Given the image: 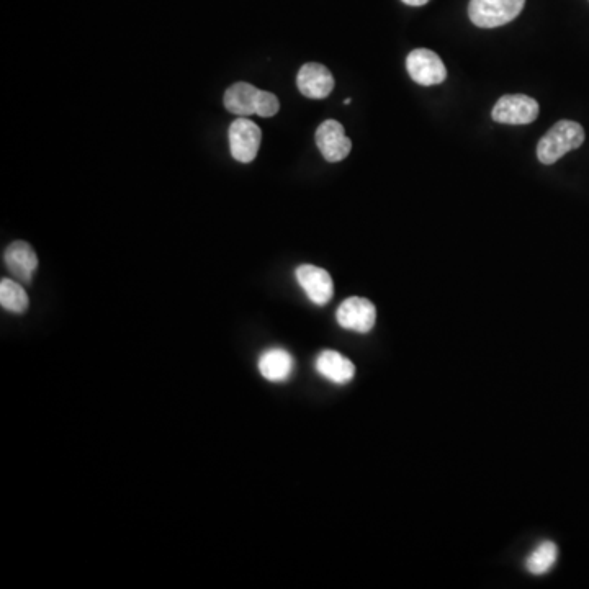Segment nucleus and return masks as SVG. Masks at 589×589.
I'll list each match as a JSON object with an SVG mask.
<instances>
[{
    "instance_id": "15",
    "label": "nucleus",
    "mask_w": 589,
    "mask_h": 589,
    "mask_svg": "<svg viewBox=\"0 0 589 589\" xmlns=\"http://www.w3.org/2000/svg\"><path fill=\"white\" fill-rule=\"evenodd\" d=\"M558 549L554 542H544L539 549L527 558L526 567L532 575H544L557 562Z\"/></svg>"
},
{
    "instance_id": "6",
    "label": "nucleus",
    "mask_w": 589,
    "mask_h": 589,
    "mask_svg": "<svg viewBox=\"0 0 589 589\" xmlns=\"http://www.w3.org/2000/svg\"><path fill=\"white\" fill-rule=\"evenodd\" d=\"M406 69L419 86H437L446 81L447 69L434 51L419 48L411 51L406 58Z\"/></svg>"
},
{
    "instance_id": "7",
    "label": "nucleus",
    "mask_w": 589,
    "mask_h": 589,
    "mask_svg": "<svg viewBox=\"0 0 589 589\" xmlns=\"http://www.w3.org/2000/svg\"><path fill=\"white\" fill-rule=\"evenodd\" d=\"M336 320L342 328L365 334L372 331L377 321L374 303L367 298L351 297L344 300L336 313Z\"/></svg>"
},
{
    "instance_id": "4",
    "label": "nucleus",
    "mask_w": 589,
    "mask_h": 589,
    "mask_svg": "<svg viewBox=\"0 0 589 589\" xmlns=\"http://www.w3.org/2000/svg\"><path fill=\"white\" fill-rule=\"evenodd\" d=\"M228 141L234 161L249 164L257 158L261 148V128L246 117L236 118L228 130Z\"/></svg>"
},
{
    "instance_id": "1",
    "label": "nucleus",
    "mask_w": 589,
    "mask_h": 589,
    "mask_svg": "<svg viewBox=\"0 0 589 589\" xmlns=\"http://www.w3.org/2000/svg\"><path fill=\"white\" fill-rule=\"evenodd\" d=\"M225 108L228 112L238 117L270 118L277 115L280 110V102L277 95L266 90L257 89L249 82H236L225 92Z\"/></svg>"
},
{
    "instance_id": "10",
    "label": "nucleus",
    "mask_w": 589,
    "mask_h": 589,
    "mask_svg": "<svg viewBox=\"0 0 589 589\" xmlns=\"http://www.w3.org/2000/svg\"><path fill=\"white\" fill-rule=\"evenodd\" d=\"M334 84L333 74L323 64L306 63L298 71V90L306 99H326L333 92Z\"/></svg>"
},
{
    "instance_id": "2",
    "label": "nucleus",
    "mask_w": 589,
    "mask_h": 589,
    "mask_svg": "<svg viewBox=\"0 0 589 589\" xmlns=\"http://www.w3.org/2000/svg\"><path fill=\"white\" fill-rule=\"evenodd\" d=\"M585 130L580 123L562 120L550 128L537 144V158L545 166L555 164L565 154L585 143Z\"/></svg>"
},
{
    "instance_id": "13",
    "label": "nucleus",
    "mask_w": 589,
    "mask_h": 589,
    "mask_svg": "<svg viewBox=\"0 0 589 589\" xmlns=\"http://www.w3.org/2000/svg\"><path fill=\"white\" fill-rule=\"evenodd\" d=\"M316 370L318 374L338 385H346L356 375V367L351 360L336 351L321 352L316 360Z\"/></svg>"
},
{
    "instance_id": "12",
    "label": "nucleus",
    "mask_w": 589,
    "mask_h": 589,
    "mask_svg": "<svg viewBox=\"0 0 589 589\" xmlns=\"http://www.w3.org/2000/svg\"><path fill=\"white\" fill-rule=\"evenodd\" d=\"M293 367H295L293 357L280 347L267 349L259 357V372L269 382H285L292 375Z\"/></svg>"
},
{
    "instance_id": "14",
    "label": "nucleus",
    "mask_w": 589,
    "mask_h": 589,
    "mask_svg": "<svg viewBox=\"0 0 589 589\" xmlns=\"http://www.w3.org/2000/svg\"><path fill=\"white\" fill-rule=\"evenodd\" d=\"M0 305L10 313L22 315L28 310L30 300L22 285L15 280L2 279L0 280Z\"/></svg>"
},
{
    "instance_id": "3",
    "label": "nucleus",
    "mask_w": 589,
    "mask_h": 589,
    "mask_svg": "<svg viewBox=\"0 0 589 589\" xmlns=\"http://www.w3.org/2000/svg\"><path fill=\"white\" fill-rule=\"evenodd\" d=\"M526 0H470L468 17L477 27L498 28L519 17Z\"/></svg>"
},
{
    "instance_id": "11",
    "label": "nucleus",
    "mask_w": 589,
    "mask_h": 589,
    "mask_svg": "<svg viewBox=\"0 0 589 589\" xmlns=\"http://www.w3.org/2000/svg\"><path fill=\"white\" fill-rule=\"evenodd\" d=\"M4 262L10 274L14 275L18 282L30 284L38 269V257L30 244L25 241H15L5 249Z\"/></svg>"
},
{
    "instance_id": "9",
    "label": "nucleus",
    "mask_w": 589,
    "mask_h": 589,
    "mask_svg": "<svg viewBox=\"0 0 589 589\" xmlns=\"http://www.w3.org/2000/svg\"><path fill=\"white\" fill-rule=\"evenodd\" d=\"M298 284L305 290L306 297L315 305L323 306L329 303L334 295V284L328 270L321 267L303 264L295 270Z\"/></svg>"
},
{
    "instance_id": "8",
    "label": "nucleus",
    "mask_w": 589,
    "mask_h": 589,
    "mask_svg": "<svg viewBox=\"0 0 589 589\" xmlns=\"http://www.w3.org/2000/svg\"><path fill=\"white\" fill-rule=\"evenodd\" d=\"M316 146L326 161L341 162L351 153L352 141L347 138L341 123L326 120L316 130Z\"/></svg>"
},
{
    "instance_id": "16",
    "label": "nucleus",
    "mask_w": 589,
    "mask_h": 589,
    "mask_svg": "<svg viewBox=\"0 0 589 589\" xmlns=\"http://www.w3.org/2000/svg\"><path fill=\"white\" fill-rule=\"evenodd\" d=\"M403 4L411 5V7H421V5L428 4L429 0H401Z\"/></svg>"
},
{
    "instance_id": "5",
    "label": "nucleus",
    "mask_w": 589,
    "mask_h": 589,
    "mask_svg": "<svg viewBox=\"0 0 589 589\" xmlns=\"http://www.w3.org/2000/svg\"><path fill=\"white\" fill-rule=\"evenodd\" d=\"M491 117L503 125H529L539 117V104L529 95H503L491 110Z\"/></svg>"
}]
</instances>
